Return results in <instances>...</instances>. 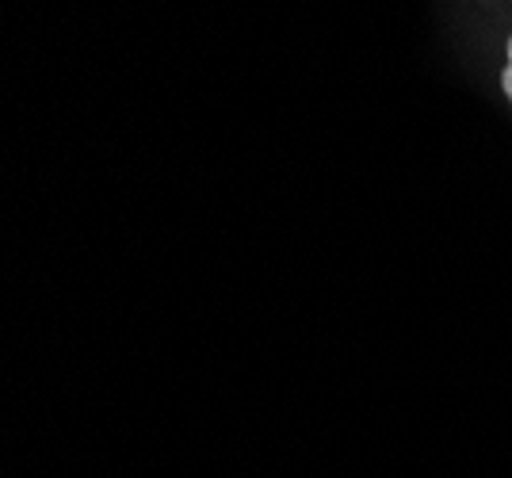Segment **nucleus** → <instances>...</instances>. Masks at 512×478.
I'll use <instances>...</instances> for the list:
<instances>
[{
  "label": "nucleus",
  "mask_w": 512,
  "mask_h": 478,
  "mask_svg": "<svg viewBox=\"0 0 512 478\" xmlns=\"http://www.w3.org/2000/svg\"><path fill=\"white\" fill-rule=\"evenodd\" d=\"M501 88H505V96L512 100V39H509V62H505V73H501Z\"/></svg>",
  "instance_id": "1"
}]
</instances>
